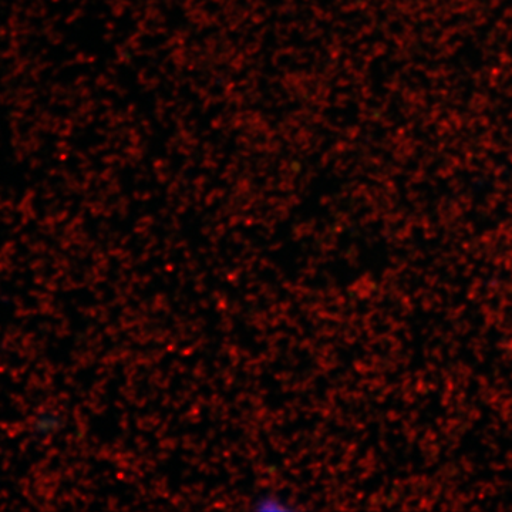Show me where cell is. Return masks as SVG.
Masks as SVG:
<instances>
[{
    "mask_svg": "<svg viewBox=\"0 0 512 512\" xmlns=\"http://www.w3.org/2000/svg\"><path fill=\"white\" fill-rule=\"evenodd\" d=\"M258 510L262 511H276V510H284L286 505L279 504V501L276 500L275 497L262 498V500L258 501V505H256Z\"/></svg>",
    "mask_w": 512,
    "mask_h": 512,
    "instance_id": "cell-1",
    "label": "cell"
}]
</instances>
